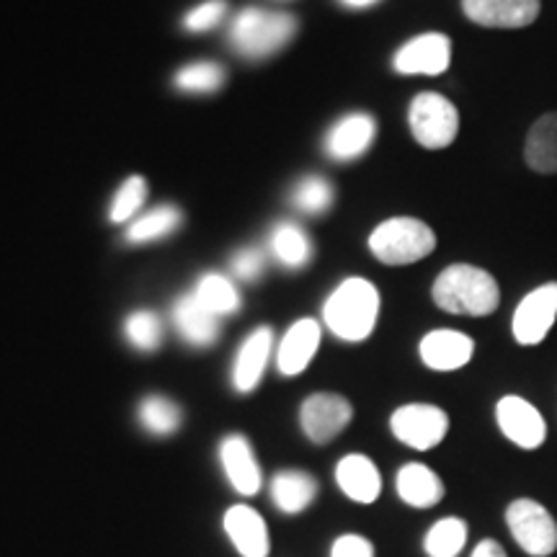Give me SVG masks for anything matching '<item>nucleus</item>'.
<instances>
[{"label":"nucleus","instance_id":"f257e3e1","mask_svg":"<svg viewBox=\"0 0 557 557\" xmlns=\"http://www.w3.org/2000/svg\"><path fill=\"white\" fill-rule=\"evenodd\" d=\"M436 308L449 315L485 318L500 305V287L496 276L472 263H451L436 276L431 287Z\"/></svg>","mask_w":557,"mask_h":557},{"label":"nucleus","instance_id":"f03ea898","mask_svg":"<svg viewBox=\"0 0 557 557\" xmlns=\"http://www.w3.org/2000/svg\"><path fill=\"white\" fill-rule=\"evenodd\" d=\"M380 318V292L372 282L351 276L341 282L323 305V320L329 331L348 344H359L372 336Z\"/></svg>","mask_w":557,"mask_h":557},{"label":"nucleus","instance_id":"7ed1b4c3","mask_svg":"<svg viewBox=\"0 0 557 557\" xmlns=\"http://www.w3.org/2000/svg\"><path fill=\"white\" fill-rule=\"evenodd\" d=\"M297 34V18L289 13L246 9L230 24L227 39L233 50L248 60H263L282 50Z\"/></svg>","mask_w":557,"mask_h":557},{"label":"nucleus","instance_id":"20e7f679","mask_svg":"<svg viewBox=\"0 0 557 557\" xmlns=\"http://www.w3.org/2000/svg\"><path fill=\"white\" fill-rule=\"evenodd\" d=\"M436 233L418 218H389L369 235V250L385 267H410L434 253Z\"/></svg>","mask_w":557,"mask_h":557},{"label":"nucleus","instance_id":"39448f33","mask_svg":"<svg viewBox=\"0 0 557 557\" xmlns=\"http://www.w3.org/2000/svg\"><path fill=\"white\" fill-rule=\"evenodd\" d=\"M408 127L421 148L444 150L457 139L459 111L447 96L423 90L410 101Z\"/></svg>","mask_w":557,"mask_h":557},{"label":"nucleus","instance_id":"423d86ee","mask_svg":"<svg viewBox=\"0 0 557 557\" xmlns=\"http://www.w3.org/2000/svg\"><path fill=\"white\" fill-rule=\"evenodd\" d=\"M506 524L529 557H549L557 549V521L540 500L517 498L506 508Z\"/></svg>","mask_w":557,"mask_h":557},{"label":"nucleus","instance_id":"0eeeda50","mask_svg":"<svg viewBox=\"0 0 557 557\" xmlns=\"http://www.w3.org/2000/svg\"><path fill=\"white\" fill-rule=\"evenodd\" d=\"M389 429L406 447L426 451L444 442L449 431V416L438 406L410 403V406H400L395 410L393 418H389Z\"/></svg>","mask_w":557,"mask_h":557},{"label":"nucleus","instance_id":"6e6552de","mask_svg":"<svg viewBox=\"0 0 557 557\" xmlns=\"http://www.w3.org/2000/svg\"><path fill=\"white\" fill-rule=\"evenodd\" d=\"M557 320V282L532 289L513 310L511 333L519 346H540Z\"/></svg>","mask_w":557,"mask_h":557},{"label":"nucleus","instance_id":"1a4fd4ad","mask_svg":"<svg viewBox=\"0 0 557 557\" xmlns=\"http://www.w3.org/2000/svg\"><path fill=\"white\" fill-rule=\"evenodd\" d=\"M354 418V408L344 395L315 393L299 408V423L312 444H329Z\"/></svg>","mask_w":557,"mask_h":557},{"label":"nucleus","instance_id":"9d476101","mask_svg":"<svg viewBox=\"0 0 557 557\" xmlns=\"http://www.w3.org/2000/svg\"><path fill=\"white\" fill-rule=\"evenodd\" d=\"M451 65V41L442 32L418 34L395 52L393 67L398 75H442Z\"/></svg>","mask_w":557,"mask_h":557},{"label":"nucleus","instance_id":"9b49d317","mask_svg":"<svg viewBox=\"0 0 557 557\" xmlns=\"http://www.w3.org/2000/svg\"><path fill=\"white\" fill-rule=\"evenodd\" d=\"M496 421L500 434H504L511 444H517L519 449L534 451L545 444V418H542V413L532 406V403L519 398V395H506V398L498 400Z\"/></svg>","mask_w":557,"mask_h":557},{"label":"nucleus","instance_id":"f8f14e48","mask_svg":"<svg viewBox=\"0 0 557 557\" xmlns=\"http://www.w3.org/2000/svg\"><path fill=\"white\" fill-rule=\"evenodd\" d=\"M472 24L485 29H524L540 18V0H462Z\"/></svg>","mask_w":557,"mask_h":557},{"label":"nucleus","instance_id":"ddd939ff","mask_svg":"<svg viewBox=\"0 0 557 557\" xmlns=\"http://www.w3.org/2000/svg\"><path fill=\"white\" fill-rule=\"evenodd\" d=\"M418 351H421L423 364L434 372H457L470 364L472 354H475V341L468 333L438 329L423 336Z\"/></svg>","mask_w":557,"mask_h":557},{"label":"nucleus","instance_id":"4468645a","mask_svg":"<svg viewBox=\"0 0 557 557\" xmlns=\"http://www.w3.org/2000/svg\"><path fill=\"white\" fill-rule=\"evenodd\" d=\"M377 122L372 114H346L325 135V152L333 160H354L372 148Z\"/></svg>","mask_w":557,"mask_h":557},{"label":"nucleus","instance_id":"2eb2a0df","mask_svg":"<svg viewBox=\"0 0 557 557\" xmlns=\"http://www.w3.org/2000/svg\"><path fill=\"white\" fill-rule=\"evenodd\" d=\"M318 346H320L318 320L312 318L297 320V323L284 333L282 344H278V351H276L278 372L287 374V377H295V374L305 372L312 357L318 354Z\"/></svg>","mask_w":557,"mask_h":557},{"label":"nucleus","instance_id":"dca6fc26","mask_svg":"<svg viewBox=\"0 0 557 557\" xmlns=\"http://www.w3.org/2000/svg\"><path fill=\"white\" fill-rule=\"evenodd\" d=\"M220 459L230 485L243 496H253L261 487V468L256 462L253 449H250L248 438L240 434H230L220 444Z\"/></svg>","mask_w":557,"mask_h":557},{"label":"nucleus","instance_id":"f3484780","mask_svg":"<svg viewBox=\"0 0 557 557\" xmlns=\"http://www.w3.org/2000/svg\"><path fill=\"white\" fill-rule=\"evenodd\" d=\"M225 532L230 542L243 557H267L269 555V529L267 521L256 508L233 506L225 513Z\"/></svg>","mask_w":557,"mask_h":557},{"label":"nucleus","instance_id":"a211bd4d","mask_svg":"<svg viewBox=\"0 0 557 557\" xmlns=\"http://www.w3.org/2000/svg\"><path fill=\"white\" fill-rule=\"evenodd\" d=\"M271 344H274V333H271V329H256L246 341H243L233 364V385L238 393H250V389L259 385L263 372H267Z\"/></svg>","mask_w":557,"mask_h":557},{"label":"nucleus","instance_id":"6ab92c4d","mask_svg":"<svg viewBox=\"0 0 557 557\" xmlns=\"http://www.w3.org/2000/svg\"><path fill=\"white\" fill-rule=\"evenodd\" d=\"M336 483L357 504H374L382 491L377 465L364 455H348L341 459L336 468Z\"/></svg>","mask_w":557,"mask_h":557},{"label":"nucleus","instance_id":"aec40b11","mask_svg":"<svg viewBox=\"0 0 557 557\" xmlns=\"http://www.w3.org/2000/svg\"><path fill=\"white\" fill-rule=\"evenodd\" d=\"M173 323L181 338L191 346H212L220 336V318L212 315L194 295H184L173 305Z\"/></svg>","mask_w":557,"mask_h":557},{"label":"nucleus","instance_id":"412c9836","mask_svg":"<svg viewBox=\"0 0 557 557\" xmlns=\"http://www.w3.org/2000/svg\"><path fill=\"white\" fill-rule=\"evenodd\" d=\"M524 163L534 173H557V111H547L532 124L524 139Z\"/></svg>","mask_w":557,"mask_h":557},{"label":"nucleus","instance_id":"4be33fe9","mask_svg":"<svg viewBox=\"0 0 557 557\" xmlns=\"http://www.w3.org/2000/svg\"><path fill=\"white\" fill-rule=\"evenodd\" d=\"M398 496L413 508H431L444 498V483L426 465L410 462L398 472Z\"/></svg>","mask_w":557,"mask_h":557},{"label":"nucleus","instance_id":"5701e85b","mask_svg":"<svg viewBox=\"0 0 557 557\" xmlns=\"http://www.w3.org/2000/svg\"><path fill=\"white\" fill-rule=\"evenodd\" d=\"M269 250L271 256L287 269H302L312 259V243L297 222L282 220L271 227L269 233Z\"/></svg>","mask_w":557,"mask_h":557},{"label":"nucleus","instance_id":"b1692460","mask_svg":"<svg viewBox=\"0 0 557 557\" xmlns=\"http://www.w3.org/2000/svg\"><path fill=\"white\" fill-rule=\"evenodd\" d=\"M318 496V480L302 470L278 472L271 483V498L284 513L305 511Z\"/></svg>","mask_w":557,"mask_h":557},{"label":"nucleus","instance_id":"393cba45","mask_svg":"<svg viewBox=\"0 0 557 557\" xmlns=\"http://www.w3.org/2000/svg\"><path fill=\"white\" fill-rule=\"evenodd\" d=\"M205 308L218 318L235 315L240 310V295L235 289V284L222 274H205L197 282V287L191 292Z\"/></svg>","mask_w":557,"mask_h":557},{"label":"nucleus","instance_id":"a878e982","mask_svg":"<svg viewBox=\"0 0 557 557\" xmlns=\"http://www.w3.org/2000/svg\"><path fill=\"white\" fill-rule=\"evenodd\" d=\"M181 225V212L173 205H160L150 212L139 214L137 220L129 222L124 238L129 243H152L160 238H169Z\"/></svg>","mask_w":557,"mask_h":557},{"label":"nucleus","instance_id":"bb28decb","mask_svg":"<svg viewBox=\"0 0 557 557\" xmlns=\"http://www.w3.org/2000/svg\"><path fill=\"white\" fill-rule=\"evenodd\" d=\"M465 545H468V524L457 517L436 521L423 540V549L429 557H457Z\"/></svg>","mask_w":557,"mask_h":557},{"label":"nucleus","instance_id":"cd10ccee","mask_svg":"<svg viewBox=\"0 0 557 557\" xmlns=\"http://www.w3.org/2000/svg\"><path fill=\"white\" fill-rule=\"evenodd\" d=\"M139 423L156 436H169L181 426V408L163 395H148L137 408Z\"/></svg>","mask_w":557,"mask_h":557},{"label":"nucleus","instance_id":"c85d7f7f","mask_svg":"<svg viewBox=\"0 0 557 557\" xmlns=\"http://www.w3.org/2000/svg\"><path fill=\"white\" fill-rule=\"evenodd\" d=\"M173 83L184 94H214L225 83V70L218 62H191L178 70Z\"/></svg>","mask_w":557,"mask_h":557},{"label":"nucleus","instance_id":"c756f323","mask_svg":"<svg viewBox=\"0 0 557 557\" xmlns=\"http://www.w3.org/2000/svg\"><path fill=\"white\" fill-rule=\"evenodd\" d=\"M292 205H295L302 214L318 218V214L329 212L333 205V186L320 176H308L297 181V186L292 189Z\"/></svg>","mask_w":557,"mask_h":557},{"label":"nucleus","instance_id":"7c9ffc66","mask_svg":"<svg viewBox=\"0 0 557 557\" xmlns=\"http://www.w3.org/2000/svg\"><path fill=\"white\" fill-rule=\"evenodd\" d=\"M124 336L139 351H156L163 341V323L152 310H135L124 320Z\"/></svg>","mask_w":557,"mask_h":557},{"label":"nucleus","instance_id":"2f4dec72","mask_svg":"<svg viewBox=\"0 0 557 557\" xmlns=\"http://www.w3.org/2000/svg\"><path fill=\"white\" fill-rule=\"evenodd\" d=\"M145 197H148V184H145L143 176H129L120 186V191L114 194L109 207V220L114 225L120 222H132V218L139 212V207L145 205Z\"/></svg>","mask_w":557,"mask_h":557},{"label":"nucleus","instance_id":"473e14b6","mask_svg":"<svg viewBox=\"0 0 557 557\" xmlns=\"http://www.w3.org/2000/svg\"><path fill=\"white\" fill-rule=\"evenodd\" d=\"M225 11H227L225 0H207V3H201V5H197V9H191L189 13H186L184 29L194 32V34L214 29V26L225 18Z\"/></svg>","mask_w":557,"mask_h":557},{"label":"nucleus","instance_id":"72a5a7b5","mask_svg":"<svg viewBox=\"0 0 557 557\" xmlns=\"http://www.w3.org/2000/svg\"><path fill=\"white\" fill-rule=\"evenodd\" d=\"M263 267H267V259L259 248H240L230 261V269L240 282H256L263 274Z\"/></svg>","mask_w":557,"mask_h":557},{"label":"nucleus","instance_id":"f704fd0d","mask_svg":"<svg viewBox=\"0 0 557 557\" xmlns=\"http://www.w3.org/2000/svg\"><path fill=\"white\" fill-rule=\"evenodd\" d=\"M331 557H374V545L361 534H344L333 542Z\"/></svg>","mask_w":557,"mask_h":557},{"label":"nucleus","instance_id":"c9c22d12","mask_svg":"<svg viewBox=\"0 0 557 557\" xmlns=\"http://www.w3.org/2000/svg\"><path fill=\"white\" fill-rule=\"evenodd\" d=\"M470 557H508V555H506V549L500 547V542L483 540V542H478V547L472 549Z\"/></svg>","mask_w":557,"mask_h":557},{"label":"nucleus","instance_id":"e433bc0d","mask_svg":"<svg viewBox=\"0 0 557 557\" xmlns=\"http://www.w3.org/2000/svg\"><path fill=\"white\" fill-rule=\"evenodd\" d=\"M341 3L351 11H364V9H372V5H377L380 0H341Z\"/></svg>","mask_w":557,"mask_h":557}]
</instances>
